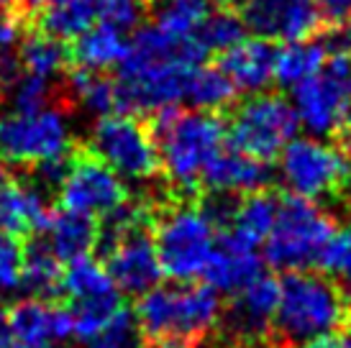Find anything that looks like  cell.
Returning <instances> with one entry per match:
<instances>
[{
	"label": "cell",
	"mask_w": 351,
	"mask_h": 348,
	"mask_svg": "<svg viewBox=\"0 0 351 348\" xmlns=\"http://www.w3.org/2000/svg\"><path fill=\"white\" fill-rule=\"evenodd\" d=\"M343 330H351V290L343 282L321 269L282 271L272 348H300Z\"/></svg>",
	"instance_id": "1"
},
{
	"label": "cell",
	"mask_w": 351,
	"mask_h": 348,
	"mask_svg": "<svg viewBox=\"0 0 351 348\" xmlns=\"http://www.w3.org/2000/svg\"><path fill=\"white\" fill-rule=\"evenodd\" d=\"M147 123L159 149L165 182L175 192L195 200L205 166L223 149V116L205 110L182 113L177 105H167L149 113Z\"/></svg>",
	"instance_id": "2"
},
{
	"label": "cell",
	"mask_w": 351,
	"mask_h": 348,
	"mask_svg": "<svg viewBox=\"0 0 351 348\" xmlns=\"http://www.w3.org/2000/svg\"><path fill=\"white\" fill-rule=\"evenodd\" d=\"M221 312L218 292L208 282L167 284L136 297L138 336L154 348H197Z\"/></svg>",
	"instance_id": "3"
},
{
	"label": "cell",
	"mask_w": 351,
	"mask_h": 348,
	"mask_svg": "<svg viewBox=\"0 0 351 348\" xmlns=\"http://www.w3.org/2000/svg\"><path fill=\"white\" fill-rule=\"evenodd\" d=\"M149 200L154 208L152 238L162 274L172 282H193L203 274L218 233L195 208V200L175 192L165 177L149 192Z\"/></svg>",
	"instance_id": "4"
},
{
	"label": "cell",
	"mask_w": 351,
	"mask_h": 348,
	"mask_svg": "<svg viewBox=\"0 0 351 348\" xmlns=\"http://www.w3.org/2000/svg\"><path fill=\"white\" fill-rule=\"evenodd\" d=\"M336 233V218L315 200L280 195L272 233L264 241V261L277 271L315 269L323 246Z\"/></svg>",
	"instance_id": "5"
},
{
	"label": "cell",
	"mask_w": 351,
	"mask_h": 348,
	"mask_svg": "<svg viewBox=\"0 0 351 348\" xmlns=\"http://www.w3.org/2000/svg\"><path fill=\"white\" fill-rule=\"evenodd\" d=\"M226 141L231 149L272 164L295 138L300 118L280 92H252L223 113Z\"/></svg>",
	"instance_id": "6"
},
{
	"label": "cell",
	"mask_w": 351,
	"mask_h": 348,
	"mask_svg": "<svg viewBox=\"0 0 351 348\" xmlns=\"http://www.w3.org/2000/svg\"><path fill=\"white\" fill-rule=\"evenodd\" d=\"M85 144L121 177L134 182H156L162 179V159L147 118L138 121L128 113L103 116L93 126Z\"/></svg>",
	"instance_id": "7"
},
{
	"label": "cell",
	"mask_w": 351,
	"mask_h": 348,
	"mask_svg": "<svg viewBox=\"0 0 351 348\" xmlns=\"http://www.w3.org/2000/svg\"><path fill=\"white\" fill-rule=\"evenodd\" d=\"M72 146L67 110L62 108H47L31 116H0V162L8 169L29 172L31 166L64 154Z\"/></svg>",
	"instance_id": "8"
},
{
	"label": "cell",
	"mask_w": 351,
	"mask_h": 348,
	"mask_svg": "<svg viewBox=\"0 0 351 348\" xmlns=\"http://www.w3.org/2000/svg\"><path fill=\"white\" fill-rule=\"evenodd\" d=\"M349 169V159L333 144H323L318 138H293L280 154V177L287 184V192L308 200H339Z\"/></svg>",
	"instance_id": "9"
},
{
	"label": "cell",
	"mask_w": 351,
	"mask_h": 348,
	"mask_svg": "<svg viewBox=\"0 0 351 348\" xmlns=\"http://www.w3.org/2000/svg\"><path fill=\"white\" fill-rule=\"evenodd\" d=\"M295 90V110L302 126L318 136H336L351 123V59L328 57L318 75Z\"/></svg>",
	"instance_id": "10"
},
{
	"label": "cell",
	"mask_w": 351,
	"mask_h": 348,
	"mask_svg": "<svg viewBox=\"0 0 351 348\" xmlns=\"http://www.w3.org/2000/svg\"><path fill=\"white\" fill-rule=\"evenodd\" d=\"M131 197L128 187L85 141L75 144V162L67 182L62 184L54 208L85 215H106Z\"/></svg>",
	"instance_id": "11"
},
{
	"label": "cell",
	"mask_w": 351,
	"mask_h": 348,
	"mask_svg": "<svg viewBox=\"0 0 351 348\" xmlns=\"http://www.w3.org/2000/svg\"><path fill=\"white\" fill-rule=\"evenodd\" d=\"M239 16L254 36L269 41H311L326 31V21L313 0H249Z\"/></svg>",
	"instance_id": "12"
},
{
	"label": "cell",
	"mask_w": 351,
	"mask_h": 348,
	"mask_svg": "<svg viewBox=\"0 0 351 348\" xmlns=\"http://www.w3.org/2000/svg\"><path fill=\"white\" fill-rule=\"evenodd\" d=\"M103 266H106L110 282L116 284V290L131 295V297L147 295L165 277L159 259H156L152 228H138L131 236H126L103 259Z\"/></svg>",
	"instance_id": "13"
},
{
	"label": "cell",
	"mask_w": 351,
	"mask_h": 348,
	"mask_svg": "<svg viewBox=\"0 0 351 348\" xmlns=\"http://www.w3.org/2000/svg\"><path fill=\"white\" fill-rule=\"evenodd\" d=\"M10 338L26 346H51L75 336V323L67 305L26 297L8 308Z\"/></svg>",
	"instance_id": "14"
},
{
	"label": "cell",
	"mask_w": 351,
	"mask_h": 348,
	"mask_svg": "<svg viewBox=\"0 0 351 348\" xmlns=\"http://www.w3.org/2000/svg\"><path fill=\"white\" fill-rule=\"evenodd\" d=\"M267 187H274L272 164L241 154L231 146L221 149L200 177V190H231L239 195H249Z\"/></svg>",
	"instance_id": "15"
},
{
	"label": "cell",
	"mask_w": 351,
	"mask_h": 348,
	"mask_svg": "<svg viewBox=\"0 0 351 348\" xmlns=\"http://www.w3.org/2000/svg\"><path fill=\"white\" fill-rule=\"evenodd\" d=\"M262 274L264 266L262 259L256 256V251L236 243L226 233H221L215 238L213 253H210V259H208L203 269L205 282L215 292H226V295H236V292L246 290Z\"/></svg>",
	"instance_id": "16"
},
{
	"label": "cell",
	"mask_w": 351,
	"mask_h": 348,
	"mask_svg": "<svg viewBox=\"0 0 351 348\" xmlns=\"http://www.w3.org/2000/svg\"><path fill=\"white\" fill-rule=\"evenodd\" d=\"M277 44L264 36L241 39L236 47L218 54V67L223 69L234 85L244 92H262L274 79V62H277Z\"/></svg>",
	"instance_id": "17"
},
{
	"label": "cell",
	"mask_w": 351,
	"mask_h": 348,
	"mask_svg": "<svg viewBox=\"0 0 351 348\" xmlns=\"http://www.w3.org/2000/svg\"><path fill=\"white\" fill-rule=\"evenodd\" d=\"M49 200L36 192L31 182L21 174H13L5 192L0 195V231L13 233L19 238H29L44 233L51 215Z\"/></svg>",
	"instance_id": "18"
},
{
	"label": "cell",
	"mask_w": 351,
	"mask_h": 348,
	"mask_svg": "<svg viewBox=\"0 0 351 348\" xmlns=\"http://www.w3.org/2000/svg\"><path fill=\"white\" fill-rule=\"evenodd\" d=\"M26 259H23V277L21 287L34 300L62 302L64 297V264L54 256L44 233L23 238Z\"/></svg>",
	"instance_id": "19"
},
{
	"label": "cell",
	"mask_w": 351,
	"mask_h": 348,
	"mask_svg": "<svg viewBox=\"0 0 351 348\" xmlns=\"http://www.w3.org/2000/svg\"><path fill=\"white\" fill-rule=\"evenodd\" d=\"M44 238L62 264L90 256L95 251V241H98V218L51 208L49 223L44 228Z\"/></svg>",
	"instance_id": "20"
},
{
	"label": "cell",
	"mask_w": 351,
	"mask_h": 348,
	"mask_svg": "<svg viewBox=\"0 0 351 348\" xmlns=\"http://www.w3.org/2000/svg\"><path fill=\"white\" fill-rule=\"evenodd\" d=\"M69 49V67L98 69L108 72L118 67L128 54L126 34L108 23H95L90 31L67 44Z\"/></svg>",
	"instance_id": "21"
},
{
	"label": "cell",
	"mask_w": 351,
	"mask_h": 348,
	"mask_svg": "<svg viewBox=\"0 0 351 348\" xmlns=\"http://www.w3.org/2000/svg\"><path fill=\"white\" fill-rule=\"evenodd\" d=\"M280 195H282V190L277 184L244 195V200L239 205V213L234 218V225L226 236H231L236 243H241L246 249L262 246L272 233L277 208H280Z\"/></svg>",
	"instance_id": "22"
},
{
	"label": "cell",
	"mask_w": 351,
	"mask_h": 348,
	"mask_svg": "<svg viewBox=\"0 0 351 348\" xmlns=\"http://www.w3.org/2000/svg\"><path fill=\"white\" fill-rule=\"evenodd\" d=\"M95 23H100L98 0H64L62 5H54V8L39 10V13L29 16L31 29L44 31L57 41H64V44L82 36Z\"/></svg>",
	"instance_id": "23"
},
{
	"label": "cell",
	"mask_w": 351,
	"mask_h": 348,
	"mask_svg": "<svg viewBox=\"0 0 351 348\" xmlns=\"http://www.w3.org/2000/svg\"><path fill=\"white\" fill-rule=\"evenodd\" d=\"M67 90L75 105H82L95 116H113L121 113V100H118V79L116 75L98 72V69H67Z\"/></svg>",
	"instance_id": "24"
},
{
	"label": "cell",
	"mask_w": 351,
	"mask_h": 348,
	"mask_svg": "<svg viewBox=\"0 0 351 348\" xmlns=\"http://www.w3.org/2000/svg\"><path fill=\"white\" fill-rule=\"evenodd\" d=\"M19 59L26 75H36L44 79H59V75L69 69L67 44L31 26L19 44Z\"/></svg>",
	"instance_id": "25"
},
{
	"label": "cell",
	"mask_w": 351,
	"mask_h": 348,
	"mask_svg": "<svg viewBox=\"0 0 351 348\" xmlns=\"http://www.w3.org/2000/svg\"><path fill=\"white\" fill-rule=\"evenodd\" d=\"M236 95H239V87L218 64H200L190 75L185 100L197 110L223 116L226 110L236 105Z\"/></svg>",
	"instance_id": "26"
},
{
	"label": "cell",
	"mask_w": 351,
	"mask_h": 348,
	"mask_svg": "<svg viewBox=\"0 0 351 348\" xmlns=\"http://www.w3.org/2000/svg\"><path fill=\"white\" fill-rule=\"evenodd\" d=\"M210 10L213 8L208 0H149L152 26L175 39L195 36Z\"/></svg>",
	"instance_id": "27"
},
{
	"label": "cell",
	"mask_w": 351,
	"mask_h": 348,
	"mask_svg": "<svg viewBox=\"0 0 351 348\" xmlns=\"http://www.w3.org/2000/svg\"><path fill=\"white\" fill-rule=\"evenodd\" d=\"M326 49L321 41H293L277 49V62H274V79L280 87H298L308 77L318 75L326 64Z\"/></svg>",
	"instance_id": "28"
},
{
	"label": "cell",
	"mask_w": 351,
	"mask_h": 348,
	"mask_svg": "<svg viewBox=\"0 0 351 348\" xmlns=\"http://www.w3.org/2000/svg\"><path fill=\"white\" fill-rule=\"evenodd\" d=\"M110 292L118 290L98 259L82 256V259L69 261L64 266V297L67 300L100 297V295H110Z\"/></svg>",
	"instance_id": "29"
},
{
	"label": "cell",
	"mask_w": 351,
	"mask_h": 348,
	"mask_svg": "<svg viewBox=\"0 0 351 348\" xmlns=\"http://www.w3.org/2000/svg\"><path fill=\"white\" fill-rule=\"evenodd\" d=\"M123 308L121 292L100 295V297H85V300H67V310L75 323V336L80 340L95 336L103 325L118 315V310Z\"/></svg>",
	"instance_id": "30"
},
{
	"label": "cell",
	"mask_w": 351,
	"mask_h": 348,
	"mask_svg": "<svg viewBox=\"0 0 351 348\" xmlns=\"http://www.w3.org/2000/svg\"><path fill=\"white\" fill-rule=\"evenodd\" d=\"M195 36L208 54H221L226 49L236 47L241 39H246V26L239 16V10L218 8L210 10V16L205 18Z\"/></svg>",
	"instance_id": "31"
},
{
	"label": "cell",
	"mask_w": 351,
	"mask_h": 348,
	"mask_svg": "<svg viewBox=\"0 0 351 348\" xmlns=\"http://www.w3.org/2000/svg\"><path fill=\"white\" fill-rule=\"evenodd\" d=\"M136 336H138L136 318L123 305L108 325H103L95 336L80 340V343H82V348H134L136 346Z\"/></svg>",
	"instance_id": "32"
},
{
	"label": "cell",
	"mask_w": 351,
	"mask_h": 348,
	"mask_svg": "<svg viewBox=\"0 0 351 348\" xmlns=\"http://www.w3.org/2000/svg\"><path fill=\"white\" fill-rule=\"evenodd\" d=\"M98 18L123 34L136 31L141 21L149 18V0H98Z\"/></svg>",
	"instance_id": "33"
},
{
	"label": "cell",
	"mask_w": 351,
	"mask_h": 348,
	"mask_svg": "<svg viewBox=\"0 0 351 348\" xmlns=\"http://www.w3.org/2000/svg\"><path fill=\"white\" fill-rule=\"evenodd\" d=\"M23 259H26L23 238L13 236V233L0 231V292L21 287Z\"/></svg>",
	"instance_id": "34"
},
{
	"label": "cell",
	"mask_w": 351,
	"mask_h": 348,
	"mask_svg": "<svg viewBox=\"0 0 351 348\" xmlns=\"http://www.w3.org/2000/svg\"><path fill=\"white\" fill-rule=\"evenodd\" d=\"M315 269L333 274V277H349L351 279V223L339 228L328 238Z\"/></svg>",
	"instance_id": "35"
},
{
	"label": "cell",
	"mask_w": 351,
	"mask_h": 348,
	"mask_svg": "<svg viewBox=\"0 0 351 348\" xmlns=\"http://www.w3.org/2000/svg\"><path fill=\"white\" fill-rule=\"evenodd\" d=\"M29 31V13L16 5H0V51L16 49Z\"/></svg>",
	"instance_id": "36"
},
{
	"label": "cell",
	"mask_w": 351,
	"mask_h": 348,
	"mask_svg": "<svg viewBox=\"0 0 351 348\" xmlns=\"http://www.w3.org/2000/svg\"><path fill=\"white\" fill-rule=\"evenodd\" d=\"M315 8L321 10L326 26L351 23V0H315Z\"/></svg>",
	"instance_id": "37"
},
{
	"label": "cell",
	"mask_w": 351,
	"mask_h": 348,
	"mask_svg": "<svg viewBox=\"0 0 351 348\" xmlns=\"http://www.w3.org/2000/svg\"><path fill=\"white\" fill-rule=\"evenodd\" d=\"M300 348H351V330L323 336V338H315L311 343H302Z\"/></svg>",
	"instance_id": "38"
},
{
	"label": "cell",
	"mask_w": 351,
	"mask_h": 348,
	"mask_svg": "<svg viewBox=\"0 0 351 348\" xmlns=\"http://www.w3.org/2000/svg\"><path fill=\"white\" fill-rule=\"evenodd\" d=\"M333 146H336V149L349 159V164H351V123L333 136Z\"/></svg>",
	"instance_id": "39"
},
{
	"label": "cell",
	"mask_w": 351,
	"mask_h": 348,
	"mask_svg": "<svg viewBox=\"0 0 351 348\" xmlns=\"http://www.w3.org/2000/svg\"><path fill=\"white\" fill-rule=\"evenodd\" d=\"M21 8L26 10V13H39V10H47V8H54V5H62L64 0H19Z\"/></svg>",
	"instance_id": "40"
},
{
	"label": "cell",
	"mask_w": 351,
	"mask_h": 348,
	"mask_svg": "<svg viewBox=\"0 0 351 348\" xmlns=\"http://www.w3.org/2000/svg\"><path fill=\"white\" fill-rule=\"evenodd\" d=\"M10 340V325H8V305H0V346Z\"/></svg>",
	"instance_id": "41"
},
{
	"label": "cell",
	"mask_w": 351,
	"mask_h": 348,
	"mask_svg": "<svg viewBox=\"0 0 351 348\" xmlns=\"http://www.w3.org/2000/svg\"><path fill=\"white\" fill-rule=\"evenodd\" d=\"M13 179V172H10L8 166L0 162V195L5 192V187H8V182Z\"/></svg>",
	"instance_id": "42"
},
{
	"label": "cell",
	"mask_w": 351,
	"mask_h": 348,
	"mask_svg": "<svg viewBox=\"0 0 351 348\" xmlns=\"http://www.w3.org/2000/svg\"><path fill=\"white\" fill-rule=\"evenodd\" d=\"M218 8H231V10H241V5L244 3H249V0H213Z\"/></svg>",
	"instance_id": "43"
},
{
	"label": "cell",
	"mask_w": 351,
	"mask_h": 348,
	"mask_svg": "<svg viewBox=\"0 0 351 348\" xmlns=\"http://www.w3.org/2000/svg\"><path fill=\"white\" fill-rule=\"evenodd\" d=\"M339 203L349 205V208H351V169H349V177H346V184H343V190H341V197H339Z\"/></svg>",
	"instance_id": "44"
},
{
	"label": "cell",
	"mask_w": 351,
	"mask_h": 348,
	"mask_svg": "<svg viewBox=\"0 0 351 348\" xmlns=\"http://www.w3.org/2000/svg\"><path fill=\"white\" fill-rule=\"evenodd\" d=\"M19 0H0V5H16Z\"/></svg>",
	"instance_id": "45"
}]
</instances>
